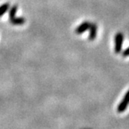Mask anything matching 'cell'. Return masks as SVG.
Segmentation results:
<instances>
[{"instance_id":"7a4b0ae2","label":"cell","mask_w":129,"mask_h":129,"mask_svg":"<svg viewBox=\"0 0 129 129\" xmlns=\"http://www.w3.org/2000/svg\"><path fill=\"white\" fill-rule=\"evenodd\" d=\"M128 104H129V90L126 93V94L124 97L123 100H121V102L119 103V105L118 106V111L119 113L124 112L127 109Z\"/></svg>"},{"instance_id":"6da1fadb","label":"cell","mask_w":129,"mask_h":129,"mask_svg":"<svg viewBox=\"0 0 129 129\" xmlns=\"http://www.w3.org/2000/svg\"><path fill=\"white\" fill-rule=\"evenodd\" d=\"M124 41V35L121 32L116 34L114 38V51L116 54H119L121 51L122 44Z\"/></svg>"},{"instance_id":"8992f818","label":"cell","mask_w":129,"mask_h":129,"mask_svg":"<svg viewBox=\"0 0 129 129\" xmlns=\"http://www.w3.org/2000/svg\"><path fill=\"white\" fill-rule=\"evenodd\" d=\"M9 6H10V5L9 3H4L3 5L0 6V17H1L2 16H3L6 12H7V10L9 9Z\"/></svg>"},{"instance_id":"52a82bcc","label":"cell","mask_w":129,"mask_h":129,"mask_svg":"<svg viewBox=\"0 0 129 129\" xmlns=\"http://www.w3.org/2000/svg\"><path fill=\"white\" fill-rule=\"evenodd\" d=\"M17 6L16 5H14L13 7H12L9 10V19H12V18H14L15 16H16V11H17Z\"/></svg>"},{"instance_id":"5b68a950","label":"cell","mask_w":129,"mask_h":129,"mask_svg":"<svg viewBox=\"0 0 129 129\" xmlns=\"http://www.w3.org/2000/svg\"><path fill=\"white\" fill-rule=\"evenodd\" d=\"M10 23L12 24H14V25H22V24H24L26 23V20L23 18V17H14V18H12L9 19Z\"/></svg>"},{"instance_id":"277c9868","label":"cell","mask_w":129,"mask_h":129,"mask_svg":"<svg viewBox=\"0 0 129 129\" xmlns=\"http://www.w3.org/2000/svg\"><path fill=\"white\" fill-rule=\"evenodd\" d=\"M90 34H89V40L90 41H93L96 38L97 36V32H98V27L95 24H91L90 27Z\"/></svg>"},{"instance_id":"ba28073f","label":"cell","mask_w":129,"mask_h":129,"mask_svg":"<svg viewBox=\"0 0 129 129\" xmlns=\"http://www.w3.org/2000/svg\"><path fill=\"white\" fill-rule=\"evenodd\" d=\"M122 56L123 57H127L129 56V47L127 48H126L123 52H122Z\"/></svg>"},{"instance_id":"3957f363","label":"cell","mask_w":129,"mask_h":129,"mask_svg":"<svg viewBox=\"0 0 129 129\" xmlns=\"http://www.w3.org/2000/svg\"><path fill=\"white\" fill-rule=\"evenodd\" d=\"M91 23L89 22H84L82 23L81 24H80L75 30V33L77 34H81V33H84L85 31H87V30L90 29V27Z\"/></svg>"}]
</instances>
